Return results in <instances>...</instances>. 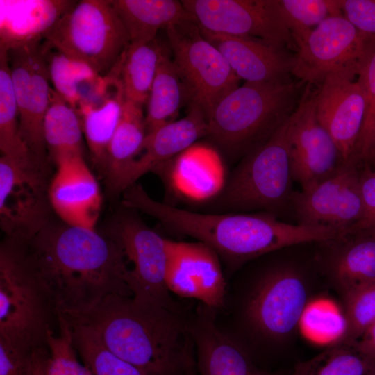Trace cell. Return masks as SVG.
<instances>
[{"label":"cell","mask_w":375,"mask_h":375,"mask_svg":"<svg viewBox=\"0 0 375 375\" xmlns=\"http://www.w3.org/2000/svg\"><path fill=\"white\" fill-rule=\"evenodd\" d=\"M165 31L185 99L190 106L199 107L207 120L241 79L222 53L203 37L195 20L175 24Z\"/></svg>","instance_id":"8"},{"label":"cell","mask_w":375,"mask_h":375,"mask_svg":"<svg viewBox=\"0 0 375 375\" xmlns=\"http://www.w3.org/2000/svg\"><path fill=\"white\" fill-rule=\"evenodd\" d=\"M358 169L346 167L308 190L294 191L290 206L298 224L333 228L344 236L351 233L363 210Z\"/></svg>","instance_id":"16"},{"label":"cell","mask_w":375,"mask_h":375,"mask_svg":"<svg viewBox=\"0 0 375 375\" xmlns=\"http://www.w3.org/2000/svg\"><path fill=\"white\" fill-rule=\"evenodd\" d=\"M40 40L8 53V62L19 113V131L33 158L44 166L47 148L44 122L50 102L49 72Z\"/></svg>","instance_id":"13"},{"label":"cell","mask_w":375,"mask_h":375,"mask_svg":"<svg viewBox=\"0 0 375 375\" xmlns=\"http://www.w3.org/2000/svg\"><path fill=\"white\" fill-rule=\"evenodd\" d=\"M44 41L62 53L108 75L129 46L128 34L112 1L76 3L47 31Z\"/></svg>","instance_id":"7"},{"label":"cell","mask_w":375,"mask_h":375,"mask_svg":"<svg viewBox=\"0 0 375 375\" xmlns=\"http://www.w3.org/2000/svg\"><path fill=\"white\" fill-rule=\"evenodd\" d=\"M46 343L49 350L47 375H92L90 369L79 361L69 324L61 314L58 315V333L51 331Z\"/></svg>","instance_id":"37"},{"label":"cell","mask_w":375,"mask_h":375,"mask_svg":"<svg viewBox=\"0 0 375 375\" xmlns=\"http://www.w3.org/2000/svg\"><path fill=\"white\" fill-rule=\"evenodd\" d=\"M48 355L47 346L35 348L31 375H47L46 363Z\"/></svg>","instance_id":"45"},{"label":"cell","mask_w":375,"mask_h":375,"mask_svg":"<svg viewBox=\"0 0 375 375\" xmlns=\"http://www.w3.org/2000/svg\"><path fill=\"white\" fill-rule=\"evenodd\" d=\"M152 172L167 181L181 197L207 203L223 190L226 179L220 154L214 147L195 143Z\"/></svg>","instance_id":"23"},{"label":"cell","mask_w":375,"mask_h":375,"mask_svg":"<svg viewBox=\"0 0 375 375\" xmlns=\"http://www.w3.org/2000/svg\"><path fill=\"white\" fill-rule=\"evenodd\" d=\"M307 292L298 270L287 265L265 272L251 290L245 314L253 328L277 340L289 335L301 322Z\"/></svg>","instance_id":"14"},{"label":"cell","mask_w":375,"mask_h":375,"mask_svg":"<svg viewBox=\"0 0 375 375\" xmlns=\"http://www.w3.org/2000/svg\"><path fill=\"white\" fill-rule=\"evenodd\" d=\"M147 134L142 106L125 99L121 119L101 167L108 188L113 193L121 177L140 151Z\"/></svg>","instance_id":"27"},{"label":"cell","mask_w":375,"mask_h":375,"mask_svg":"<svg viewBox=\"0 0 375 375\" xmlns=\"http://www.w3.org/2000/svg\"><path fill=\"white\" fill-rule=\"evenodd\" d=\"M195 367L196 365L190 367L184 375H198Z\"/></svg>","instance_id":"46"},{"label":"cell","mask_w":375,"mask_h":375,"mask_svg":"<svg viewBox=\"0 0 375 375\" xmlns=\"http://www.w3.org/2000/svg\"><path fill=\"white\" fill-rule=\"evenodd\" d=\"M351 344L364 356L375 362V321Z\"/></svg>","instance_id":"44"},{"label":"cell","mask_w":375,"mask_h":375,"mask_svg":"<svg viewBox=\"0 0 375 375\" xmlns=\"http://www.w3.org/2000/svg\"><path fill=\"white\" fill-rule=\"evenodd\" d=\"M362 199V215L351 233H363L375 235V168L365 166L360 172Z\"/></svg>","instance_id":"41"},{"label":"cell","mask_w":375,"mask_h":375,"mask_svg":"<svg viewBox=\"0 0 375 375\" xmlns=\"http://www.w3.org/2000/svg\"><path fill=\"white\" fill-rule=\"evenodd\" d=\"M56 165L57 172L48 190L53 210L68 225L94 229L101 196L83 156L68 158Z\"/></svg>","instance_id":"20"},{"label":"cell","mask_w":375,"mask_h":375,"mask_svg":"<svg viewBox=\"0 0 375 375\" xmlns=\"http://www.w3.org/2000/svg\"><path fill=\"white\" fill-rule=\"evenodd\" d=\"M367 375H375V369L369 372Z\"/></svg>","instance_id":"48"},{"label":"cell","mask_w":375,"mask_h":375,"mask_svg":"<svg viewBox=\"0 0 375 375\" xmlns=\"http://www.w3.org/2000/svg\"><path fill=\"white\" fill-rule=\"evenodd\" d=\"M169 292L217 308L223 305L226 281L218 254L206 244L170 240L166 274Z\"/></svg>","instance_id":"17"},{"label":"cell","mask_w":375,"mask_h":375,"mask_svg":"<svg viewBox=\"0 0 375 375\" xmlns=\"http://www.w3.org/2000/svg\"><path fill=\"white\" fill-rule=\"evenodd\" d=\"M23 244L60 313L85 311L112 294L134 296L128 264L108 235L67 224H45Z\"/></svg>","instance_id":"1"},{"label":"cell","mask_w":375,"mask_h":375,"mask_svg":"<svg viewBox=\"0 0 375 375\" xmlns=\"http://www.w3.org/2000/svg\"><path fill=\"white\" fill-rule=\"evenodd\" d=\"M317 119L335 143L345 167L352 166L365 103L361 87L345 74L327 76L315 94Z\"/></svg>","instance_id":"18"},{"label":"cell","mask_w":375,"mask_h":375,"mask_svg":"<svg viewBox=\"0 0 375 375\" xmlns=\"http://www.w3.org/2000/svg\"><path fill=\"white\" fill-rule=\"evenodd\" d=\"M375 51V36L356 28L344 16L331 17L316 26L295 55L292 72L309 84L345 74L354 78Z\"/></svg>","instance_id":"9"},{"label":"cell","mask_w":375,"mask_h":375,"mask_svg":"<svg viewBox=\"0 0 375 375\" xmlns=\"http://www.w3.org/2000/svg\"><path fill=\"white\" fill-rule=\"evenodd\" d=\"M181 3L203 30L256 38L298 51L278 0H183Z\"/></svg>","instance_id":"11"},{"label":"cell","mask_w":375,"mask_h":375,"mask_svg":"<svg viewBox=\"0 0 375 375\" xmlns=\"http://www.w3.org/2000/svg\"><path fill=\"white\" fill-rule=\"evenodd\" d=\"M0 149L2 156L37 162L19 135L18 108L5 49H0Z\"/></svg>","instance_id":"34"},{"label":"cell","mask_w":375,"mask_h":375,"mask_svg":"<svg viewBox=\"0 0 375 375\" xmlns=\"http://www.w3.org/2000/svg\"><path fill=\"white\" fill-rule=\"evenodd\" d=\"M42 166L9 156L0 158V217L8 238L26 242L46 224Z\"/></svg>","instance_id":"15"},{"label":"cell","mask_w":375,"mask_h":375,"mask_svg":"<svg viewBox=\"0 0 375 375\" xmlns=\"http://www.w3.org/2000/svg\"><path fill=\"white\" fill-rule=\"evenodd\" d=\"M201 31L203 37L222 53L240 79L252 83L289 79L296 53L292 55L288 49L256 38Z\"/></svg>","instance_id":"19"},{"label":"cell","mask_w":375,"mask_h":375,"mask_svg":"<svg viewBox=\"0 0 375 375\" xmlns=\"http://www.w3.org/2000/svg\"><path fill=\"white\" fill-rule=\"evenodd\" d=\"M285 24L299 49L312 31L331 17L344 16L340 0H278Z\"/></svg>","instance_id":"36"},{"label":"cell","mask_w":375,"mask_h":375,"mask_svg":"<svg viewBox=\"0 0 375 375\" xmlns=\"http://www.w3.org/2000/svg\"><path fill=\"white\" fill-rule=\"evenodd\" d=\"M75 3L67 1H1V25H14L1 28V31L17 26L8 34L1 36V46L6 45L13 35L12 47L40 40L47 31ZM7 50V51H8Z\"/></svg>","instance_id":"25"},{"label":"cell","mask_w":375,"mask_h":375,"mask_svg":"<svg viewBox=\"0 0 375 375\" xmlns=\"http://www.w3.org/2000/svg\"><path fill=\"white\" fill-rule=\"evenodd\" d=\"M125 99L119 78V65L117 64L76 108L92 160L101 168L121 119Z\"/></svg>","instance_id":"24"},{"label":"cell","mask_w":375,"mask_h":375,"mask_svg":"<svg viewBox=\"0 0 375 375\" xmlns=\"http://www.w3.org/2000/svg\"><path fill=\"white\" fill-rule=\"evenodd\" d=\"M162 49L156 39L146 43H130L119 63V78L126 100L142 106L147 102Z\"/></svg>","instance_id":"32"},{"label":"cell","mask_w":375,"mask_h":375,"mask_svg":"<svg viewBox=\"0 0 375 375\" xmlns=\"http://www.w3.org/2000/svg\"><path fill=\"white\" fill-rule=\"evenodd\" d=\"M335 241L339 249L332 258L331 269L344 294L375 281V235L356 233Z\"/></svg>","instance_id":"28"},{"label":"cell","mask_w":375,"mask_h":375,"mask_svg":"<svg viewBox=\"0 0 375 375\" xmlns=\"http://www.w3.org/2000/svg\"><path fill=\"white\" fill-rule=\"evenodd\" d=\"M47 151L58 162L83 156V126L78 111L53 88L44 122Z\"/></svg>","instance_id":"29"},{"label":"cell","mask_w":375,"mask_h":375,"mask_svg":"<svg viewBox=\"0 0 375 375\" xmlns=\"http://www.w3.org/2000/svg\"><path fill=\"white\" fill-rule=\"evenodd\" d=\"M134 207L175 233L210 247L220 260L236 267L265 254L296 244L340 238L337 230L284 222L268 212H199L153 199L140 192Z\"/></svg>","instance_id":"3"},{"label":"cell","mask_w":375,"mask_h":375,"mask_svg":"<svg viewBox=\"0 0 375 375\" xmlns=\"http://www.w3.org/2000/svg\"><path fill=\"white\" fill-rule=\"evenodd\" d=\"M374 160H375V147H374V151H373V152L372 153V156L370 157V159H369V161L367 165H370V164L372 165Z\"/></svg>","instance_id":"47"},{"label":"cell","mask_w":375,"mask_h":375,"mask_svg":"<svg viewBox=\"0 0 375 375\" xmlns=\"http://www.w3.org/2000/svg\"><path fill=\"white\" fill-rule=\"evenodd\" d=\"M60 314L92 328L111 352L149 375H184L196 365L181 311L112 294L85 311Z\"/></svg>","instance_id":"2"},{"label":"cell","mask_w":375,"mask_h":375,"mask_svg":"<svg viewBox=\"0 0 375 375\" xmlns=\"http://www.w3.org/2000/svg\"><path fill=\"white\" fill-rule=\"evenodd\" d=\"M371 167L375 168V160H374V163H373V165H372V166Z\"/></svg>","instance_id":"49"},{"label":"cell","mask_w":375,"mask_h":375,"mask_svg":"<svg viewBox=\"0 0 375 375\" xmlns=\"http://www.w3.org/2000/svg\"><path fill=\"white\" fill-rule=\"evenodd\" d=\"M301 322L306 331L316 338L342 342L347 333V319L332 307L314 304L306 306Z\"/></svg>","instance_id":"40"},{"label":"cell","mask_w":375,"mask_h":375,"mask_svg":"<svg viewBox=\"0 0 375 375\" xmlns=\"http://www.w3.org/2000/svg\"><path fill=\"white\" fill-rule=\"evenodd\" d=\"M65 318L71 328L75 348L92 375H149L111 352L92 328Z\"/></svg>","instance_id":"33"},{"label":"cell","mask_w":375,"mask_h":375,"mask_svg":"<svg viewBox=\"0 0 375 375\" xmlns=\"http://www.w3.org/2000/svg\"><path fill=\"white\" fill-rule=\"evenodd\" d=\"M303 81L245 82L226 95L207 119L208 138L232 158L265 143L295 110Z\"/></svg>","instance_id":"4"},{"label":"cell","mask_w":375,"mask_h":375,"mask_svg":"<svg viewBox=\"0 0 375 375\" xmlns=\"http://www.w3.org/2000/svg\"><path fill=\"white\" fill-rule=\"evenodd\" d=\"M357 81L365 103L362 126L352 161V165L358 167L368 164L375 147V51L362 67Z\"/></svg>","instance_id":"38"},{"label":"cell","mask_w":375,"mask_h":375,"mask_svg":"<svg viewBox=\"0 0 375 375\" xmlns=\"http://www.w3.org/2000/svg\"><path fill=\"white\" fill-rule=\"evenodd\" d=\"M58 315L23 243L8 238L0 249V342L29 349L47 346Z\"/></svg>","instance_id":"5"},{"label":"cell","mask_w":375,"mask_h":375,"mask_svg":"<svg viewBox=\"0 0 375 375\" xmlns=\"http://www.w3.org/2000/svg\"><path fill=\"white\" fill-rule=\"evenodd\" d=\"M35 349L0 342V375H31Z\"/></svg>","instance_id":"42"},{"label":"cell","mask_w":375,"mask_h":375,"mask_svg":"<svg viewBox=\"0 0 375 375\" xmlns=\"http://www.w3.org/2000/svg\"><path fill=\"white\" fill-rule=\"evenodd\" d=\"M108 235L132 265L130 278L133 297L180 311L166 284L170 240L131 212L122 214Z\"/></svg>","instance_id":"10"},{"label":"cell","mask_w":375,"mask_h":375,"mask_svg":"<svg viewBox=\"0 0 375 375\" xmlns=\"http://www.w3.org/2000/svg\"><path fill=\"white\" fill-rule=\"evenodd\" d=\"M42 49L53 90L76 110L103 77L85 63L74 59L45 41Z\"/></svg>","instance_id":"31"},{"label":"cell","mask_w":375,"mask_h":375,"mask_svg":"<svg viewBox=\"0 0 375 375\" xmlns=\"http://www.w3.org/2000/svg\"><path fill=\"white\" fill-rule=\"evenodd\" d=\"M183 99L185 92L176 66L162 47L147 101V133L176 121Z\"/></svg>","instance_id":"30"},{"label":"cell","mask_w":375,"mask_h":375,"mask_svg":"<svg viewBox=\"0 0 375 375\" xmlns=\"http://www.w3.org/2000/svg\"><path fill=\"white\" fill-rule=\"evenodd\" d=\"M375 362L361 354L351 344L330 346L313 358L299 362L290 375H367Z\"/></svg>","instance_id":"35"},{"label":"cell","mask_w":375,"mask_h":375,"mask_svg":"<svg viewBox=\"0 0 375 375\" xmlns=\"http://www.w3.org/2000/svg\"><path fill=\"white\" fill-rule=\"evenodd\" d=\"M344 16L360 31L375 36V0H340Z\"/></svg>","instance_id":"43"},{"label":"cell","mask_w":375,"mask_h":375,"mask_svg":"<svg viewBox=\"0 0 375 375\" xmlns=\"http://www.w3.org/2000/svg\"><path fill=\"white\" fill-rule=\"evenodd\" d=\"M215 310L201 303L189 323L198 375H279L258 367L245 350L222 332Z\"/></svg>","instance_id":"21"},{"label":"cell","mask_w":375,"mask_h":375,"mask_svg":"<svg viewBox=\"0 0 375 375\" xmlns=\"http://www.w3.org/2000/svg\"><path fill=\"white\" fill-rule=\"evenodd\" d=\"M289 118L242 158L221 192L206 203L211 206L209 212H263L277 216L290 206L294 181L288 147Z\"/></svg>","instance_id":"6"},{"label":"cell","mask_w":375,"mask_h":375,"mask_svg":"<svg viewBox=\"0 0 375 375\" xmlns=\"http://www.w3.org/2000/svg\"><path fill=\"white\" fill-rule=\"evenodd\" d=\"M347 328L342 342L353 344L375 321V281L344 293Z\"/></svg>","instance_id":"39"},{"label":"cell","mask_w":375,"mask_h":375,"mask_svg":"<svg viewBox=\"0 0 375 375\" xmlns=\"http://www.w3.org/2000/svg\"><path fill=\"white\" fill-rule=\"evenodd\" d=\"M112 2L131 43L151 42L156 40L160 28L166 29L175 24L195 20L180 1L115 0Z\"/></svg>","instance_id":"26"},{"label":"cell","mask_w":375,"mask_h":375,"mask_svg":"<svg viewBox=\"0 0 375 375\" xmlns=\"http://www.w3.org/2000/svg\"><path fill=\"white\" fill-rule=\"evenodd\" d=\"M208 135V125L202 110L190 106L185 117L147 133L140 151L121 177L115 193L124 192L142 176Z\"/></svg>","instance_id":"22"},{"label":"cell","mask_w":375,"mask_h":375,"mask_svg":"<svg viewBox=\"0 0 375 375\" xmlns=\"http://www.w3.org/2000/svg\"><path fill=\"white\" fill-rule=\"evenodd\" d=\"M310 86L307 83L290 117L288 131L292 178L301 190L311 188L346 167L335 143L317 119L316 91Z\"/></svg>","instance_id":"12"}]
</instances>
